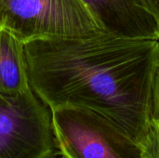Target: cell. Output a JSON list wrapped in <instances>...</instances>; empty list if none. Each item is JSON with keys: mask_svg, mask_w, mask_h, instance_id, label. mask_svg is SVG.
<instances>
[{"mask_svg": "<svg viewBox=\"0 0 159 158\" xmlns=\"http://www.w3.org/2000/svg\"><path fill=\"white\" fill-rule=\"evenodd\" d=\"M32 89L50 109L75 106L108 118L134 141L151 126L159 40L105 30L24 43Z\"/></svg>", "mask_w": 159, "mask_h": 158, "instance_id": "1", "label": "cell"}, {"mask_svg": "<svg viewBox=\"0 0 159 158\" xmlns=\"http://www.w3.org/2000/svg\"><path fill=\"white\" fill-rule=\"evenodd\" d=\"M50 111L61 156L66 158H143L140 143L103 115L75 106H61Z\"/></svg>", "mask_w": 159, "mask_h": 158, "instance_id": "2", "label": "cell"}, {"mask_svg": "<svg viewBox=\"0 0 159 158\" xmlns=\"http://www.w3.org/2000/svg\"><path fill=\"white\" fill-rule=\"evenodd\" d=\"M0 27L23 43L103 30L83 0H0Z\"/></svg>", "mask_w": 159, "mask_h": 158, "instance_id": "3", "label": "cell"}, {"mask_svg": "<svg viewBox=\"0 0 159 158\" xmlns=\"http://www.w3.org/2000/svg\"><path fill=\"white\" fill-rule=\"evenodd\" d=\"M56 150L51 111L32 88L0 95V158H53Z\"/></svg>", "mask_w": 159, "mask_h": 158, "instance_id": "4", "label": "cell"}, {"mask_svg": "<svg viewBox=\"0 0 159 158\" xmlns=\"http://www.w3.org/2000/svg\"><path fill=\"white\" fill-rule=\"evenodd\" d=\"M102 28L119 35L159 40V21L142 0H83Z\"/></svg>", "mask_w": 159, "mask_h": 158, "instance_id": "5", "label": "cell"}, {"mask_svg": "<svg viewBox=\"0 0 159 158\" xmlns=\"http://www.w3.org/2000/svg\"><path fill=\"white\" fill-rule=\"evenodd\" d=\"M30 88L24 43L0 27V95H14Z\"/></svg>", "mask_w": 159, "mask_h": 158, "instance_id": "6", "label": "cell"}, {"mask_svg": "<svg viewBox=\"0 0 159 158\" xmlns=\"http://www.w3.org/2000/svg\"><path fill=\"white\" fill-rule=\"evenodd\" d=\"M143 158H159V127L151 123V126L140 142Z\"/></svg>", "mask_w": 159, "mask_h": 158, "instance_id": "7", "label": "cell"}, {"mask_svg": "<svg viewBox=\"0 0 159 158\" xmlns=\"http://www.w3.org/2000/svg\"><path fill=\"white\" fill-rule=\"evenodd\" d=\"M151 123L159 127V65L155 74L152 88Z\"/></svg>", "mask_w": 159, "mask_h": 158, "instance_id": "8", "label": "cell"}, {"mask_svg": "<svg viewBox=\"0 0 159 158\" xmlns=\"http://www.w3.org/2000/svg\"><path fill=\"white\" fill-rule=\"evenodd\" d=\"M144 7L159 21V0H142Z\"/></svg>", "mask_w": 159, "mask_h": 158, "instance_id": "9", "label": "cell"}, {"mask_svg": "<svg viewBox=\"0 0 159 158\" xmlns=\"http://www.w3.org/2000/svg\"><path fill=\"white\" fill-rule=\"evenodd\" d=\"M58 158H66L65 156H61V157H58Z\"/></svg>", "mask_w": 159, "mask_h": 158, "instance_id": "10", "label": "cell"}]
</instances>
